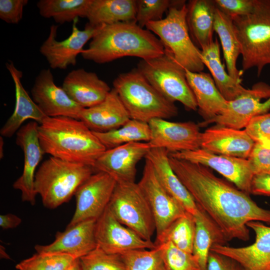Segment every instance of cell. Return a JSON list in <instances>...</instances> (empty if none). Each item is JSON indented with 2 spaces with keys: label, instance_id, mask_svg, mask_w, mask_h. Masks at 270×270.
Masks as SVG:
<instances>
[{
  "label": "cell",
  "instance_id": "6da1fadb",
  "mask_svg": "<svg viewBox=\"0 0 270 270\" xmlns=\"http://www.w3.org/2000/svg\"><path fill=\"white\" fill-rule=\"evenodd\" d=\"M171 168L196 204L218 226L228 241L250 239L247 224H270V210L259 206L249 195L217 177L208 167L169 156Z\"/></svg>",
  "mask_w": 270,
  "mask_h": 270
},
{
  "label": "cell",
  "instance_id": "7a4b0ae2",
  "mask_svg": "<svg viewBox=\"0 0 270 270\" xmlns=\"http://www.w3.org/2000/svg\"><path fill=\"white\" fill-rule=\"evenodd\" d=\"M164 52L160 40L150 30L136 22H120L102 26L80 54L85 60L105 64L124 56L152 58Z\"/></svg>",
  "mask_w": 270,
  "mask_h": 270
},
{
  "label": "cell",
  "instance_id": "3957f363",
  "mask_svg": "<svg viewBox=\"0 0 270 270\" xmlns=\"http://www.w3.org/2000/svg\"><path fill=\"white\" fill-rule=\"evenodd\" d=\"M38 136L45 154L67 162L92 166L106 150L92 130L72 118L46 116L38 124Z\"/></svg>",
  "mask_w": 270,
  "mask_h": 270
},
{
  "label": "cell",
  "instance_id": "277c9868",
  "mask_svg": "<svg viewBox=\"0 0 270 270\" xmlns=\"http://www.w3.org/2000/svg\"><path fill=\"white\" fill-rule=\"evenodd\" d=\"M94 172L91 166L50 156L36 172L34 190L46 208L54 209L68 202Z\"/></svg>",
  "mask_w": 270,
  "mask_h": 270
},
{
  "label": "cell",
  "instance_id": "5b68a950",
  "mask_svg": "<svg viewBox=\"0 0 270 270\" xmlns=\"http://www.w3.org/2000/svg\"><path fill=\"white\" fill-rule=\"evenodd\" d=\"M112 84L130 119L148 123L178 114L174 102L160 94L137 68L120 74Z\"/></svg>",
  "mask_w": 270,
  "mask_h": 270
},
{
  "label": "cell",
  "instance_id": "8992f818",
  "mask_svg": "<svg viewBox=\"0 0 270 270\" xmlns=\"http://www.w3.org/2000/svg\"><path fill=\"white\" fill-rule=\"evenodd\" d=\"M231 18L240 45L242 70L254 68L260 76L270 65V0H257L252 12Z\"/></svg>",
  "mask_w": 270,
  "mask_h": 270
},
{
  "label": "cell",
  "instance_id": "52a82bcc",
  "mask_svg": "<svg viewBox=\"0 0 270 270\" xmlns=\"http://www.w3.org/2000/svg\"><path fill=\"white\" fill-rule=\"evenodd\" d=\"M185 0L170 7L165 18L150 22L146 27L156 34L165 50L186 70L201 72L204 65L201 58V50L196 46L190 36L186 23L187 4Z\"/></svg>",
  "mask_w": 270,
  "mask_h": 270
},
{
  "label": "cell",
  "instance_id": "ba28073f",
  "mask_svg": "<svg viewBox=\"0 0 270 270\" xmlns=\"http://www.w3.org/2000/svg\"><path fill=\"white\" fill-rule=\"evenodd\" d=\"M137 70L160 94L174 102L178 101L190 110H196L198 105L188 84L186 69L165 50L158 56L142 60Z\"/></svg>",
  "mask_w": 270,
  "mask_h": 270
},
{
  "label": "cell",
  "instance_id": "9c48e42d",
  "mask_svg": "<svg viewBox=\"0 0 270 270\" xmlns=\"http://www.w3.org/2000/svg\"><path fill=\"white\" fill-rule=\"evenodd\" d=\"M108 208L122 224L152 240L156 224L148 202L138 183L117 182Z\"/></svg>",
  "mask_w": 270,
  "mask_h": 270
},
{
  "label": "cell",
  "instance_id": "30bf717a",
  "mask_svg": "<svg viewBox=\"0 0 270 270\" xmlns=\"http://www.w3.org/2000/svg\"><path fill=\"white\" fill-rule=\"evenodd\" d=\"M270 110V86L260 82L236 99L228 101L226 110L214 118L205 120L202 126L217 125L236 130L246 128L254 117Z\"/></svg>",
  "mask_w": 270,
  "mask_h": 270
},
{
  "label": "cell",
  "instance_id": "8fae6325",
  "mask_svg": "<svg viewBox=\"0 0 270 270\" xmlns=\"http://www.w3.org/2000/svg\"><path fill=\"white\" fill-rule=\"evenodd\" d=\"M78 19L73 22L70 35L62 41L56 40L58 26L52 25L47 38L40 51L54 69L65 70L74 66L76 58L82 52L84 46L97 34L102 26H94L88 22L84 30L76 26Z\"/></svg>",
  "mask_w": 270,
  "mask_h": 270
},
{
  "label": "cell",
  "instance_id": "7c38bea8",
  "mask_svg": "<svg viewBox=\"0 0 270 270\" xmlns=\"http://www.w3.org/2000/svg\"><path fill=\"white\" fill-rule=\"evenodd\" d=\"M116 183L105 172L93 174L75 193L76 210L68 226L88 220H97L108 207Z\"/></svg>",
  "mask_w": 270,
  "mask_h": 270
},
{
  "label": "cell",
  "instance_id": "4fadbf2b",
  "mask_svg": "<svg viewBox=\"0 0 270 270\" xmlns=\"http://www.w3.org/2000/svg\"><path fill=\"white\" fill-rule=\"evenodd\" d=\"M138 184L151 208L156 224V237L158 236L186 210L164 188L152 163L146 158L142 176Z\"/></svg>",
  "mask_w": 270,
  "mask_h": 270
},
{
  "label": "cell",
  "instance_id": "5bb4252c",
  "mask_svg": "<svg viewBox=\"0 0 270 270\" xmlns=\"http://www.w3.org/2000/svg\"><path fill=\"white\" fill-rule=\"evenodd\" d=\"M95 238L97 246L108 254H121L137 249H152L154 242L142 238L120 222L108 207L96 220Z\"/></svg>",
  "mask_w": 270,
  "mask_h": 270
},
{
  "label": "cell",
  "instance_id": "9a60e30c",
  "mask_svg": "<svg viewBox=\"0 0 270 270\" xmlns=\"http://www.w3.org/2000/svg\"><path fill=\"white\" fill-rule=\"evenodd\" d=\"M173 158L210 168L249 194L253 173L248 159L217 154L202 148L194 150L170 153Z\"/></svg>",
  "mask_w": 270,
  "mask_h": 270
},
{
  "label": "cell",
  "instance_id": "2e32d148",
  "mask_svg": "<svg viewBox=\"0 0 270 270\" xmlns=\"http://www.w3.org/2000/svg\"><path fill=\"white\" fill-rule=\"evenodd\" d=\"M151 148L148 142H132L106 150L92 167L96 172L109 174L116 182H134L138 163Z\"/></svg>",
  "mask_w": 270,
  "mask_h": 270
},
{
  "label": "cell",
  "instance_id": "e0dca14e",
  "mask_svg": "<svg viewBox=\"0 0 270 270\" xmlns=\"http://www.w3.org/2000/svg\"><path fill=\"white\" fill-rule=\"evenodd\" d=\"M32 98L47 117L66 116L80 120L84 108L73 101L62 86H57L50 69H43L31 90Z\"/></svg>",
  "mask_w": 270,
  "mask_h": 270
},
{
  "label": "cell",
  "instance_id": "ac0fdd59",
  "mask_svg": "<svg viewBox=\"0 0 270 270\" xmlns=\"http://www.w3.org/2000/svg\"><path fill=\"white\" fill-rule=\"evenodd\" d=\"M152 148H164L168 152L194 150L200 148L199 126L192 122H172L154 118L148 123Z\"/></svg>",
  "mask_w": 270,
  "mask_h": 270
},
{
  "label": "cell",
  "instance_id": "d6986e66",
  "mask_svg": "<svg viewBox=\"0 0 270 270\" xmlns=\"http://www.w3.org/2000/svg\"><path fill=\"white\" fill-rule=\"evenodd\" d=\"M38 124L31 121L22 126L16 133V144L24 154L22 175L14 182L13 188L21 192L22 202L36 204V194L34 188L36 170L44 154L38 136Z\"/></svg>",
  "mask_w": 270,
  "mask_h": 270
},
{
  "label": "cell",
  "instance_id": "ffe728a7",
  "mask_svg": "<svg viewBox=\"0 0 270 270\" xmlns=\"http://www.w3.org/2000/svg\"><path fill=\"white\" fill-rule=\"evenodd\" d=\"M246 226L256 235L252 244L240 248L214 244L210 251L234 260L244 270H270V226L258 221L250 222Z\"/></svg>",
  "mask_w": 270,
  "mask_h": 270
},
{
  "label": "cell",
  "instance_id": "44dd1931",
  "mask_svg": "<svg viewBox=\"0 0 270 270\" xmlns=\"http://www.w3.org/2000/svg\"><path fill=\"white\" fill-rule=\"evenodd\" d=\"M96 220H88L67 226L64 232H56L53 242L37 244L34 249L37 253L65 254L80 258L97 246L94 234Z\"/></svg>",
  "mask_w": 270,
  "mask_h": 270
},
{
  "label": "cell",
  "instance_id": "7402d4cb",
  "mask_svg": "<svg viewBox=\"0 0 270 270\" xmlns=\"http://www.w3.org/2000/svg\"><path fill=\"white\" fill-rule=\"evenodd\" d=\"M255 142L245 130L216 125L200 135V148L212 153L247 159Z\"/></svg>",
  "mask_w": 270,
  "mask_h": 270
},
{
  "label": "cell",
  "instance_id": "603a6c76",
  "mask_svg": "<svg viewBox=\"0 0 270 270\" xmlns=\"http://www.w3.org/2000/svg\"><path fill=\"white\" fill-rule=\"evenodd\" d=\"M62 86L70 98L84 108L101 102L112 90L96 73L83 68L68 72Z\"/></svg>",
  "mask_w": 270,
  "mask_h": 270
},
{
  "label": "cell",
  "instance_id": "cb8c5ba5",
  "mask_svg": "<svg viewBox=\"0 0 270 270\" xmlns=\"http://www.w3.org/2000/svg\"><path fill=\"white\" fill-rule=\"evenodd\" d=\"M130 120L128 111L114 88L101 102L83 108L80 118L91 130L97 132L117 129Z\"/></svg>",
  "mask_w": 270,
  "mask_h": 270
},
{
  "label": "cell",
  "instance_id": "d4e9b609",
  "mask_svg": "<svg viewBox=\"0 0 270 270\" xmlns=\"http://www.w3.org/2000/svg\"><path fill=\"white\" fill-rule=\"evenodd\" d=\"M6 65L14 82L16 104L13 113L1 128L0 133L2 136L11 138L26 120L30 119L40 124L46 116L24 89L21 82L22 72L11 61Z\"/></svg>",
  "mask_w": 270,
  "mask_h": 270
},
{
  "label": "cell",
  "instance_id": "484cf974",
  "mask_svg": "<svg viewBox=\"0 0 270 270\" xmlns=\"http://www.w3.org/2000/svg\"><path fill=\"white\" fill-rule=\"evenodd\" d=\"M169 152L164 148H152L145 157L152 163L156 176L166 191L193 216L198 206L194 198L172 170Z\"/></svg>",
  "mask_w": 270,
  "mask_h": 270
},
{
  "label": "cell",
  "instance_id": "4316f807",
  "mask_svg": "<svg viewBox=\"0 0 270 270\" xmlns=\"http://www.w3.org/2000/svg\"><path fill=\"white\" fill-rule=\"evenodd\" d=\"M186 72L199 112L204 120L212 118L224 112L227 108L228 101L218 90L212 76L202 72H196L186 70Z\"/></svg>",
  "mask_w": 270,
  "mask_h": 270
},
{
  "label": "cell",
  "instance_id": "83f0119b",
  "mask_svg": "<svg viewBox=\"0 0 270 270\" xmlns=\"http://www.w3.org/2000/svg\"><path fill=\"white\" fill-rule=\"evenodd\" d=\"M214 0H192L187 4L186 23L191 38L202 50L214 42Z\"/></svg>",
  "mask_w": 270,
  "mask_h": 270
},
{
  "label": "cell",
  "instance_id": "f1b7e54d",
  "mask_svg": "<svg viewBox=\"0 0 270 270\" xmlns=\"http://www.w3.org/2000/svg\"><path fill=\"white\" fill-rule=\"evenodd\" d=\"M194 216L196 229L192 254L196 258L200 270H207L211 248L214 244L225 245L228 240L211 218L199 206Z\"/></svg>",
  "mask_w": 270,
  "mask_h": 270
},
{
  "label": "cell",
  "instance_id": "f546056e",
  "mask_svg": "<svg viewBox=\"0 0 270 270\" xmlns=\"http://www.w3.org/2000/svg\"><path fill=\"white\" fill-rule=\"evenodd\" d=\"M136 1L92 0L86 18L94 26L136 22Z\"/></svg>",
  "mask_w": 270,
  "mask_h": 270
},
{
  "label": "cell",
  "instance_id": "4dcf8cb0",
  "mask_svg": "<svg viewBox=\"0 0 270 270\" xmlns=\"http://www.w3.org/2000/svg\"><path fill=\"white\" fill-rule=\"evenodd\" d=\"M203 64L210 71L218 90L227 101L236 99L248 90L232 78L226 72L220 60V44L217 38L201 50Z\"/></svg>",
  "mask_w": 270,
  "mask_h": 270
},
{
  "label": "cell",
  "instance_id": "1f68e13d",
  "mask_svg": "<svg viewBox=\"0 0 270 270\" xmlns=\"http://www.w3.org/2000/svg\"><path fill=\"white\" fill-rule=\"evenodd\" d=\"M214 30L220 38L228 74L241 84L244 72L236 67L241 48L234 26L232 18L217 8L214 14Z\"/></svg>",
  "mask_w": 270,
  "mask_h": 270
},
{
  "label": "cell",
  "instance_id": "d6a6232c",
  "mask_svg": "<svg viewBox=\"0 0 270 270\" xmlns=\"http://www.w3.org/2000/svg\"><path fill=\"white\" fill-rule=\"evenodd\" d=\"M92 0H40L36 6L40 15L63 24L79 17L86 18Z\"/></svg>",
  "mask_w": 270,
  "mask_h": 270
},
{
  "label": "cell",
  "instance_id": "836d02e7",
  "mask_svg": "<svg viewBox=\"0 0 270 270\" xmlns=\"http://www.w3.org/2000/svg\"><path fill=\"white\" fill-rule=\"evenodd\" d=\"M92 132L106 150L132 142H148L150 138L148 124L133 119L116 130Z\"/></svg>",
  "mask_w": 270,
  "mask_h": 270
},
{
  "label": "cell",
  "instance_id": "e575fe53",
  "mask_svg": "<svg viewBox=\"0 0 270 270\" xmlns=\"http://www.w3.org/2000/svg\"><path fill=\"white\" fill-rule=\"evenodd\" d=\"M196 224L194 216L186 212L176 220L154 242L156 246L170 242L179 249L192 254Z\"/></svg>",
  "mask_w": 270,
  "mask_h": 270
},
{
  "label": "cell",
  "instance_id": "d590c367",
  "mask_svg": "<svg viewBox=\"0 0 270 270\" xmlns=\"http://www.w3.org/2000/svg\"><path fill=\"white\" fill-rule=\"evenodd\" d=\"M120 255L126 270H166L158 246L152 249L134 250Z\"/></svg>",
  "mask_w": 270,
  "mask_h": 270
},
{
  "label": "cell",
  "instance_id": "8d00e7d4",
  "mask_svg": "<svg viewBox=\"0 0 270 270\" xmlns=\"http://www.w3.org/2000/svg\"><path fill=\"white\" fill-rule=\"evenodd\" d=\"M78 258L65 254L36 253L16 266L18 270H66Z\"/></svg>",
  "mask_w": 270,
  "mask_h": 270
},
{
  "label": "cell",
  "instance_id": "74e56055",
  "mask_svg": "<svg viewBox=\"0 0 270 270\" xmlns=\"http://www.w3.org/2000/svg\"><path fill=\"white\" fill-rule=\"evenodd\" d=\"M157 246L161 248L166 270H200L198 262L192 254L179 249L170 242Z\"/></svg>",
  "mask_w": 270,
  "mask_h": 270
},
{
  "label": "cell",
  "instance_id": "f35d334b",
  "mask_svg": "<svg viewBox=\"0 0 270 270\" xmlns=\"http://www.w3.org/2000/svg\"><path fill=\"white\" fill-rule=\"evenodd\" d=\"M80 262L82 270H126L120 254L106 253L98 246Z\"/></svg>",
  "mask_w": 270,
  "mask_h": 270
},
{
  "label": "cell",
  "instance_id": "ab89813d",
  "mask_svg": "<svg viewBox=\"0 0 270 270\" xmlns=\"http://www.w3.org/2000/svg\"><path fill=\"white\" fill-rule=\"evenodd\" d=\"M136 1V22L142 28L150 22L162 20L164 14L179 0H138Z\"/></svg>",
  "mask_w": 270,
  "mask_h": 270
},
{
  "label": "cell",
  "instance_id": "60d3db41",
  "mask_svg": "<svg viewBox=\"0 0 270 270\" xmlns=\"http://www.w3.org/2000/svg\"><path fill=\"white\" fill-rule=\"evenodd\" d=\"M244 130L256 143L270 148V112L253 118Z\"/></svg>",
  "mask_w": 270,
  "mask_h": 270
},
{
  "label": "cell",
  "instance_id": "b9f144b4",
  "mask_svg": "<svg viewBox=\"0 0 270 270\" xmlns=\"http://www.w3.org/2000/svg\"><path fill=\"white\" fill-rule=\"evenodd\" d=\"M214 2L217 8L232 18L252 12L257 0H214Z\"/></svg>",
  "mask_w": 270,
  "mask_h": 270
},
{
  "label": "cell",
  "instance_id": "7bdbcfd3",
  "mask_svg": "<svg viewBox=\"0 0 270 270\" xmlns=\"http://www.w3.org/2000/svg\"><path fill=\"white\" fill-rule=\"evenodd\" d=\"M247 159L254 175L270 173V148L255 142Z\"/></svg>",
  "mask_w": 270,
  "mask_h": 270
},
{
  "label": "cell",
  "instance_id": "ee69618b",
  "mask_svg": "<svg viewBox=\"0 0 270 270\" xmlns=\"http://www.w3.org/2000/svg\"><path fill=\"white\" fill-rule=\"evenodd\" d=\"M28 0H0V18L6 23L17 24L22 18Z\"/></svg>",
  "mask_w": 270,
  "mask_h": 270
},
{
  "label": "cell",
  "instance_id": "f6af8a7d",
  "mask_svg": "<svg viewBox=\"0 0 270 270\" xmlns=\"http://www.w3.org/2000/svg\"><path fill=\"white\" fill-rule=\"evenodd\" d=\"M207 270H244L234 260L210 251L207 264Z\"/></svg>",
  "mask_w": 270,
  "mask_h": 270
},
{
  "label": "cell",
  "instance_id": "bcb514c9",
  "mask_svg": "<svg viewBox=\"0 0 270 270\" xmlns=\"http://www.w3.org/2000/svg\"><path fill=\"white\" fill-rule=\"evenodd\" d=\"M250 194L270 196V173L254 175L250 184Z\"/></svg>",
  "mask_w": 270,
  "mask_h": 270
},
{
  "label": "cell",
  "instance_id": "7dc6e473",
  "mask_svg": "<svg viewBox=\"0 0 270 270\" xmlns=\"http://www.w3.org/2000/svg\"><path fill=\"white\" fill-rule=\"evenodd\" d=\"M22 222V220L20 217L12 214L0 216V226L4 230L16 228Z\"/></svg>",
  "mask_w": 270,
  "mask_h": 270
},
{
  "label": "cell",
  "instance_id": "c3c4849f",
  "mask_svg": "<svg viewBox=\"0 0 270 270\" xmlns=\"http://www.w3.org/2000/svg\"><path fill=\"white\" fill-rule=\"evenodd\" d=\"M66 270H82L80 264V258L76 259Z\"/></svg>",
  "mask_w": 270,
  "mask_h": 270
},
{
  "label": "cell",
  "instance_id": "681fc988",
  "mask_svg": "<svg viewBox=\"0 0 270 270\" xmlns=\"http://www.w3.org/2000/svg\"><path fill=\"white\" fill-rule=\"evenodd\" d=\"M0 159H2L3 158L4 156V152H3V146H4V140L2 138V136L0 138Z\"/></svg>",
  "mask_w": 270,
  "mask_h": 270
}]
</instances>
